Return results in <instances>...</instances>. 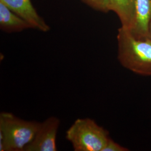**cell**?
Listing matches in <instances>:
<instances>
[{
  "instance_id": "6da1fadb",
  "label": "cell",
  "mask_w": 151,
  "mask_h": 151,
  "mask_svg": "<svg viewBox=\"0 0 151 151\" xmlns=\"http://www.w3.org/2000/svg\"><path fill=\"white\" fill-rule=\"evenodd\" d=\"M118 60L120 65L131 72L151 76V38L137 37L128 29H118Z\"/></svg>"
},
{
  "instance_id": "7a4b0ae2",
  "label": "cell",
  "mask_w": 151,
  "mask_h": 151,
  "mask_svg": "<svg viewBox=\"0 0 151 151\" xmlns=\"http://www.w3.org/2000/svg\"><path fill=\"white\" fill-rule=\"evenodd\" d=\"M41 123L19 118L11 113H1L0 151H24L34 139Z\"/></svg>"
},
{
  "instance_id": "3957f363",
  "label": "cell",
  "mask_w": 151,
  "mask_h": 151,
  "mask_svg": "<svg viewBox=\"0 0 151 151\" xmlns=\"http://www.w3.org/2000/svg\"><path fill=\"white\" fill-rule=\"evenodd\" d=\"M65 138L75 151H102L110 138L107 130L90 118H78L67 130Z\"/></svg>"
},
{
  "instance_id": "277c9868",
  "label": "cell",
  "mask_w": 151,
  "mask_h": 151,
  "mask_svg": "<svg viewBox=\"0 0 151 151\" xmlns=\"http://www.w3.org/2000/svg\"><path fill=\"white\" fill-rule=\"evenodd\" d=\"M60 120L50 116L45 120L38 129L32 142L24 151H57V136Z\"/></svg>"
},
{
  "instance_id": "5b68a950",
  "label": "cell",
  "mask_w": 151,
  "mask_h": 151,
  "mask_svg": "<svg viewBox=\"0 0 151 151\" xmlns=\"http://www.w3.org/2000/svg\"><path fill=\"white\" fill-rule=\"evenodd\" d=\"M10 10L24 19L31 28L48 32L50 27L39 16L30 0H0Z\"/></svg>"
},
{
  "instance_id": "8992f818",
  "label": "cell",
  "mask_w": 151,
  "mask_h": 151,
  "mask_svg": "<svg viewBox=\"0 0 151 151\" xmlns=\"http://www.w3.org/2000/svg\"><path fill=\"white\" fill-rule=\"evenodd\" d=\"M151 22V0H135L134 18L129 30L137 37L150 36Z\"/></svg>"
},
{
  "instance_id": "52a82bcc",
  "label": "cell",
  "mask_w": 151,
  "mask_h": 151,
  "mask_svg": "<svg viewBox=\"0 0 151 151\" xmlns=\"http://www.w3.org/2000/svg\"><path fill=\"white\" fill-rule=\"evenodd\" d=\"M0 27L7 32H20L31 28L30 25L0 1Z\"/></svg>"
},
{
  "instance_id": "ba28073f",
  "label": "cell",
  "mask_w": 151,
  "mask_h": 151,
  "mask_svg": "<svg viewBox=\"0 0 151 151\" xmlns=\"http://www.w3.org/2000/svg\"><path fill=\"white\" fill-rule=\"evenodd\" d=\"M135 0H109V11L114 12L119 17L122 27L130 29L133 23Z\"/></svg>"
},
{
  "instance_id": "9c48e42d",
  "label": "cell",
  "mask_w": 151,
  "mask_h": 151,
  "mask_svg": "<svg viewBox=\"0 0 151 151\" xmlns=\"http://www.w3.org/2000/svg\"><path fill=\"white\" fill-rule=\"evenodd\" d=\"M85 3L99 11H109V0H82Z\"/></svg>"
},
{
  "instance_id": "30bf717a",
  "label": "cell",
  "mask_w": 151,
  "mask_h": 151,
  "mask_svg": "<svg viewBox=\"0 0 151 151\" xmlns=\"http://www.w3.org/2000/svg\"><path fill=\"white\" fill-rule=\"evenodd\" d=\"M129 149L122 146L119 143L115 142L110 138L108 140L107 143L104 147L102 151H128Z\"/></svg>"
},
{
  "instance_id": "8fae6325",
  "label": "cell",
  "mask_w": 151,
  "mask_h": 151,
  "mask_svg": "<svg viewBox=\"0 0 151 151\" xmlns=\"http://www.w3.org/2000/svg\"><path fill=\"white\" fill-rule=\"evenodd\" d=\"M149 32H150V36L151 38V22L150 25V29H149Z\"/></svg>"
}]
</instances>
